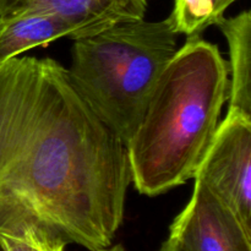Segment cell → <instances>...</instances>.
Instances as JSON below:
<instances>
[{"label":"cell","instance_id":"ba28073f","mask_svg":"<svg viewBox=\"0 0 251 251\" xmlns=\"http://www.w3.org/2000/svg\"><path fill=\"white\" fill-rule=\"evenodd\" d=\"M63 37L69 38V28L53 15L29 10L7 12L0 28V64Z\"/></svg>","mask_w":251,"mask_h":251},{"label":"cell","instance_id":"9c48e42d","mask_svg":"<svg viewBox=\"0 0 251 251\" xmlns=\"http://www.w3.org/2000/svg\"><path fill=\"white\" fill-rule=\"evenodd\" d=\"M237 0H174L169 21L178 34L196 36L225 17Z\"/></svg>","mask_w":251,"mask_h":251},{"label":"cell","instance_id":"6da1fadb","mask_svg":"<svg viewBox=\"0 0 251 251\" xmlns=\"http://www.w3.org/2000/svg\"><path fill=\"white\" fill-rule=\"evenodd\" d=\"M131 184L126 146L50 58L0 64V237L43 229L112 245Z\"/></svg>","mask_w":251,"mask_h":251},{"label":"cell","instance_id":"8fae6325","mask_svg":"<svg viewBox=\"0 0 251 251\" xmlns=\"http://www.w3.org/2000/svg\"><path fill=\"white\" fill-rule=\"evenodd\" d=\"M158 251H178V250H176V248H174V245L172 244V243L169 242V240H166V242H164L163 244H162L161 249H159Z\"/></svg>","mask_w":251,"mask_h":251},{"label":"cell","instance_id":"30bf717a","mask_svg":"<svg viewBox=\"0 0 251 251\" xmlns=\"http://www.w3.org/2000/svg\"><path fill=\"white\" fill-rule=\"evenodd\" d=\"M7 15V1L6 0H0V28L4 22L5 17Z\"/></svg>","mask_w":251,"mask_h":251},{"label":"cell","instance_id":"7a4b0ae2","mask_svg":"<svg viewBox=\"0 0 251 251\" xmlns=\"http://www.w3.org/2000/svg\"><path fill=\"white\" fill-rule=\"evenodd\" d=\"M229 71L216 44L190 36L176 50L126 145L131 183L157 196L195 178L228 100Z\"/></svg>","mask_w":251,"mask_h":251},{"label":"cell","instance_id":"277c9868","mask_svg":"<svg viewBox=\"0 0 251 251\" xmlns=\"http://www.w3.org/2000/svg\"><path fill=\"white\" fill-rule=\"evenodd\" d=\"M195 178L251 233V117L228 110Z\"/></svg>","mask_w":251,"mask_h":251},{"label":"cell","instance_id":"8992f818","mask_svg":"<svg viewBox=\"0 0 251 251\" xmlns=\"http://www.w3.org/2000/svg\"><path fill=\"white\" fill-rule=\"evenodd\" d=\"M7 12L29 10L55 16L69 38L95 36L125 22L145 19L149 0H6Z\"/></svg>","mask_w":251,"mask_h":251},{"label":"cell","instance_id":"52a82bcc","mask_svg":"<svg viewBox=\"0 0 251 251\" xmlns=\"http://www.w3.org/2000/svg\"><path fill=\"white\" fill-rule=\"evenodd\" d=\"M220 27L229 48L230 82L228 87V110H237L251 117V12L223 17Z\"/></svg>","mask_w":251,"mask_h":251},{"label":"cell","instance_id":"3957f363","mask_svg":"<svg viewBox=\"0 0 251 251\" xmlns=\"http://www.w3.org/2000/svg\"><path fill=\"white\" fill-rule=\"evenodd\" d=\"M176 46L178 33L168 17L125 22L74 42L69 76L125 146L141 122L162 71L178 50Z\"/></svg>","mask_w":251,"mask_h":251},{"label":"cell","instance_id":"7c38bea8","mask_svg":"<svg viewBox=\"0 0 251 251\" xmlns=\"http://www.w3.org/2000/svg\"><path fill=\"white\" fill-rule=\"evenodd\" d=\"M100 251H126V250L124 249V247H123V245L118 244V245H114V247H108V248H105V249H102Z\"/></svg>","mask_w":251,"mask_h":251},{"label":"cell","instance_id":"5b68a950","mask_svg":"<svg viewBox=\"0 0 251 251\" xmlns=\"http://www.w3.org/2000/svg\"><path fill=\"white\" fill-rule=\"evenodd\" d=\"M167 240L178 251H251V233L198 178L188 205L169 227Z\"/></svg>","mask_w":251,"mask_h":251}]
</instances>
